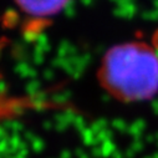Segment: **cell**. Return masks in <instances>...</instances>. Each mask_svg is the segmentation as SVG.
I'll return each instance as SVG.
<instances>
[{
	"mask_svg": "<svg viewBox=\"0 0 158 158\" xmlns=\"http://www.w3.org/2000/svg\"><path fill=\"white\" fill-rule=\"evenodd\" d=\"M102 89L121 102H143L158 94V55L143 41L116 44L97 70Z\"/></svg>",
	"mask_w": 158,
	"mask_h": 158,
	"instance_id": "6da1fadb",
	"label": "cell"
},
{
	"mask_svg": "<svg viewBox=\"0 0 158 158\" xmlns=\"http://www.w3.org/2000/svg\"><path fill=\"white\" fill-rule=\"evenodd\" d=\"M15 4L26 15L45 19L57 15L70 0H14Z\"/></svg>",
	"mask_w": 158,
	"mask_h": 158,
	"instance_id": "7a4b0ae2",
	"label": "cell"
}]
</instances>
